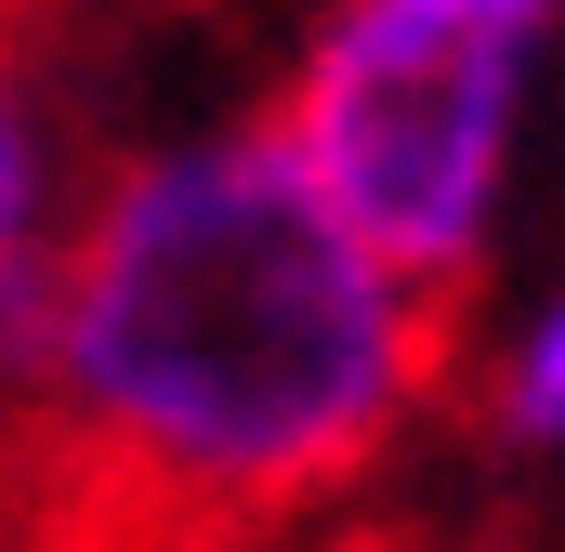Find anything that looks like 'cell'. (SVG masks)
Wrapping results in <instances>:
<instances>
[{
	"label": "cell",
	"mask_w": 565,
	"mask_h": 552,
	"mask_svg": "<svg viewBox=\"0 0 565 552\" xmlns=\"http://www.w3.org/2000/svg\"><path fill=\"white\" fill-rule=\"evenodd\" d=\"M447 382V289L382 264L277 119L106 158L0 342V474L93 552H211L329 513Z\"/></svg>",
	"instance_id": "1"
},
{
	"label": "cell",
	"mask_w": 565,
	"mask_h": 552,
	"mask_svg": "<svg viewBox=\"0 0 565 552\" xmlns=\"http://www.w3.org/2000/svg\"><path fill=\"white\" fill-rule=\"evenodd\" d=\"M553 40L565 0H316L264 119L382 264L460 302L500 251Z\"/></svg>",
	"instance_id": "2"
},
{
	"label": "cell",
	"mask_w": 565,
	"mask_h": 552,
	"mask_svg": "<svg viewBox=\"0 0 565 552\" xmlns=\"http://www.w3.org/2000/svg\"><path fill=\"white\" fill-rule=\"evenodd\" d=\"M66 211H79V171H66V132L40 106V66H26L13 13H0V342H13V316L40 302V276L66 251Z\"/></svg>",
	"instance_id": "3"
},
{
	"label": "cell",
	"mask_w": 565,
	"mask_h": 552,
	"mask_svg": "<svg viewBox=\"0 0 565 552\" xmlns=\"http://www.w3.org/2000/svg\"><path fill=\"white\" fill-rule=\"evenodd\" d=\"M487 421H500L526 460L565 474V276L500 329V355H487Z\"/></svg>",
	"instance_id": "4"
},
{
	"label": "cell",
	"mask_w": 565,
	"mask_h": 552,
	"mask_svg": "<svg viewBox=\"0 0 565 552\" xmlns=\"http://www.w3.org/2000/svg\"><path fill=\"white\" fill-rule=\"evenodd\" d=\"M0 460H13V447H0Z\"/></svg>",
	"instance_id": "5"
}]
</instances>
